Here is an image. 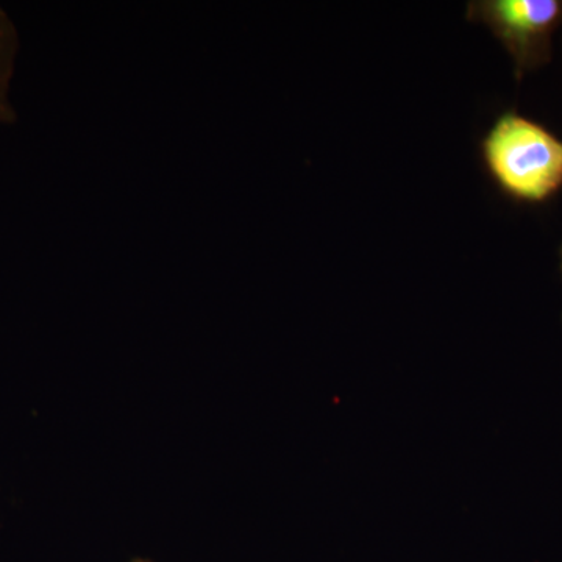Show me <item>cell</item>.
<instances>
[{"mask_svg":"<svg viewBox=\"0 0 562 562\" xmlns=\"http://www.w3.org/2000/svg\"><path fill=\"white\" fill-rule=\"evenodd\" d=\"M468 20L491 29L512 55L520 80L552 58V38L562 24V0H472Z\"/></svg>","mask_w":562,"mask_h":562,"instance_id":"cell-2","label":"cell"},{"mask_svg":"<svg viewBox=\"0 0 562 562\" xmlns=\"http://www.w3.org/2000/svg\"><path fill=\"white\" fill-rule=\"evenodd\" d=\"M561 272H562V247H561Z\"/></svg>","mask_w":562,"mask_h":562,"instance_id":"cell-4","label":"cell"},{"mask_svg":"<svg viewBox=\"0 0 562 562\" xmlns=\"http://www.w3.org/2000/svg\"><path fill=\"white\" fill-rule=\"evenodd\" d=\"M133 562H149V561H144V560H135Z\"/></svg>","mask_w":562,"mask_h":562,"instance_id":"cell-5","label":"cell"},{"mask_svg":"<svg viewBox=\"0 0 562 562\" xmlns=\"http://www.w3.org/2000/svg\"><path fill=\"white\" fill-rule=\"evenodd\" d=\"M484 168L503 194L522 203L550 201L562 188V139L509 110L480 144Z\"/></svg>","mask_w":562,"mask_h":562,"instance_id":"cell-1","label":"cell"},{"mask_svg":"<svg viewBox=\"0 0 562 562\" xmlns=\"http://www.w3.org/2000/svg\"><path fill=\"white\" fill-rule=\"evenodd\" d=\"M13 31L5 14L0 11V120L9 117V102H7V92H9V79L11 72V61H13Z\"/></svg>","mask_w":562,"mask_h":562,"instance_id":"cell-3","label":"cell"}]
</instances>
